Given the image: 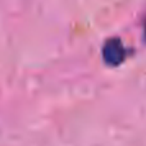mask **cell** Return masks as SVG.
I'll list each match as a JSON object with an SVG mask.
<instances>
[{
	"label": "cell",
	"mask_w": 146,
	"mask_h": 146,
	"mask_svg": "<svg viewBox=\"0 0 146 146\" xmlns=\"http://www.w3.org/2000/svg\"><path fill=\"white\" fill-rule=\"evenodd\" d=\"M104 60L110 66H117L123 62L126 56V49L123 48V44L118 38H110L105 44L103 49Z\"/></svg>",
	"instance_id": "cell-1"
},
{
	"label": "cell",
	"mask_w": 146,
	"mask_h": 146,
	"mask_svg": "<svg viewBox=\"0 0 146 146\" xmlns=\"http://www.w3.org/2000/svg\"><path fill=\"white\" fill-rule=\"evenodd\" d=\"M145 31H146V28H145Z\"/></svg>",
	"instance_id": "cell-2"
}]
</instances>
